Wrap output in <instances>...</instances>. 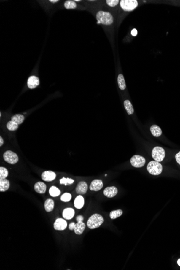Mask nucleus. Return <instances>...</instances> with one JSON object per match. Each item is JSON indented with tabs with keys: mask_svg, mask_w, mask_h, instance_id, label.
Wrapping results in <instances>:
<instances>
[{
	"mask_svg": "<svg viewBox=\"0 0 180 270\" xmlns=\"http://www.w3.org/2000/svg\"><path fill=\"white\" fill-rule=\"evenodd\" d=\"M67 227V222L62 218H57L53 224V228L56 230L62 231Z\"/></svg>",
	"mask_w": 180,
	"mask_h": 270,
	"instance_id": "nucleus-8",
	"label": "nucleus"
},
{
	"mask_svg": "<svg viewBox=\"0 0 180 270\" xmlns=\"http://www.w3.org/2000/svg\"><path fill=\"white\" fill-rule=\"evenodd\" d=\"M152 155L155 161H163L165 157V150L162 147L159 146L154 147L152 150Z\"/></svg>",
	"mask_w": 180,
	"mask_h": 270,
	"instance_id": "nucleus-5",
	"label": "nucleus"
},
{
	"mask_svg": "<svg viewBox=\"0 0 180 270\" xmlns=\"http://www.w3.org/2000/svg\"><path fill=\"white\" fill-rule=\"evenodd\" d=\"M10 187V183L8 180L0 179V191L4 192L8 190Z\"/></svg>",
	"mask_w": 180,
	"mask_h": 270,
	"instance_id": "nucleus-20",
	"label": "nucleus"
},
{
	"mask_svg": "<svg viewBox=\"0 0 180 270\" xmlns=\"http://www.w3.org/2000/svg\"><path fill=\"white\" fill-rule=\"evenodd\" d=\"M3 159L9 164H16L18 161L17 155L11 150H7L3 154Z\"/></svg>",
	"mask_w": 180,
	"mask_h": 270,
	"instance_id": "nucleus-6",
	"label": "nucleus"
},
{
	"mask_svg": "<svg viewBox=\"0 0 180 270\" xmlns=\"http://www.w3.org/2000/svg\"><path fill=\"white\" fill-rule=\"evenodd\" d=\"M118 189L115 187H108L103 190V194L105 196L109 198H112L118 194Z\"/></svg>",
	"mask_w": 180,
	"mask_h": 270,
	"instance_id": "nucleus-10",
	"label": "nucleus"
},
{
	"mask_svg": "<svg viewBox=\"0 0 180 270\" xmlns=\"http://www.w3.org/2000/svg\"><path fill=\"white\" fill-rule=\"evenodd\" d=\"M119 2V0H107L106 3L111 7H114L118 4Z\"/></svg>",
	"mask_w": 180,
	"mask_h": 270,
	"instance_id": "nucleus-31",
	"label": "nucleus"
},
{
	"mask_svg": "<svg viewBox=\"0 0 180 270\" xmlns=\"http://www.w3.org/2000/svg\"><path fill=\"white\" fill-rule=\"evenodd\" d=\"M84 205V198L81 195H80L75 198L74 201V206L78 209H82Z\"/></svg>",
	"mask_w": 180,
	"mask_h": 270,
	"instance_id": "nucleus-17",
	"label": "nucleus"
},
{
	"mask_svg": "<svg viewBox=\"0 0 180 270\" xmlns=\"http://www.w3.org/2000/svg\"><path fill=\"white\" fill-rule=\"evenodd\" d=\"M122 214H123L122 210L121 209H118V210H114V211L111 212L109 214V217L111 218V219L114 220L115 218H117L120 216H121Z\"/></svg>",
	"mask_w": 180,
	"mask_h": 270,
	"instance_id": "nucleus-25",
	"label": "nucleus"
},
{
	"mask_svg": "<svg viewBox=\"0 0 180 270\" xmlns=\"http://www.w3.org/2000/svg\"><path fill=\"white\" fill-rule=\"evenodd\" d=\"M39 84V80L37 77L35 76H31L30 77L28 80L27 85L29 88L30 89H34L36 88Z\"/></svg>",
	"mask_w": 180,
	"mask_h": 270,
	"instance_id": "nucleus-11",
	"label": "nucleus"
},
{
	"mask_svg": "<svg viewBox=\"0 0 180 270\" xmlns=\"http://www.w3.org/2000/svg\"><path fill=\"white\" fill-rule=\"evenodd\" d=\"M49 2H50L51 3H55L59 2L58 0H50Z\"/></svg>",
	"mask_w": 180,
	"mask_h": 270,
	"instance_id": "nucleus-37",
	"label": "nucleus"
},
{
	"mask_svg": "<svg viewBox=\"0 0 180 270\" xmlns=\"http://www.w3.org/2000/svg\"><path fill=\"white\" fill-rule=\"evenodd\" d=\"M96 19L98 24H103L106 26L111 25L113 23L114 18L112 15L109 12L101 10L97 12Z\"/></svg>",
	"mask_w": 180,
	"mask_h": 270,
	"instance_id": "nucleus-1",
	"label": "nucleus"
},
{
	"mask_svg": "<svg viewBox=\"0 0 180 270\" xmlns=\"http://www.w3.org/2000/svg\"><path fill=\"white\" fill-rule=\"evenodd\" d=\"M103 222L104 219L101 215L95 214L89 218L87 222V226L89 229H96L101 226Z\"/></svg>",
	"mask_w": 180,
	"mask_h": 270,
	"instance_id": "nucleus-2",
	"label": "nucleus"
},
{
	"mask_svg": "<svg viewBox=\"0 0 180 270\" xmlns=\"http://www.w3.org/2000/svg\"><path fill=\"white\" fill-rule=\"evenodd\" d=\"M124 107L125 109L126 110L127 113L129 115H132L134 113V109L132 103H130V100H126L124 101Z\"/></svg>",
	"mask_w": 180,
	"mask_h": 270,
	"instance_id": "nucleus-21",
	"label": "nucleus"
},
{
	"mask_svg": "<svg viewBox=\"0 0 180 270\" xmlns=\"http://www.w3.org/2000/svg\"><path fill=\"white\" fill-rule=\"evenodd\" d=\"M3 143H4V141H3V139L2 138V136H0V146H2L3 145Z\"/></svg>",
	"mask_w": 180,
	"mask_h": 270,
	"instance_id": "nucleus-36",
	"label": "nucleus"
},
{
	"mask_svg": "<svg viewBox=\"0 0 180 270\" xmlns=\"http://www.w3.org/2000/svg\"><path fill=\"white\" fill-rule=\"evenodd\" d=\"M75 224L76 223H74V222L70 223L69 225V229H70V230H74V226Z\"/></svg>",
	"mask_w": 180,
	"mask_h": 270,
	"instance_id": "nucleus-34",
	"label": "nucleus"
},
{
	"mask_svg": "<svg viewBox=\"0 0 180 270\" xmlns=\"http://www.w3.org/2000/svg\"><path fill=\"white\" fill-rule=\"evenodd\" d=\"M88 189L87 184L84 181L79 182L76 187V191L79 195L85 194Z\"/></svg>",
	"mask_w": 180,
	"mask_h": 270,
	"instance_id": "nucleus-9",
	"label": "nucleus"
},
{
	"mask_svg": "<svg viewBox=\"0 0 180 270\" xmlns=\"http://www.w3.org/2000/svg\"><path fill=\"white\" fill-rule=\"evenodd\" d=\"M8 175V171L6 168L0 167V179H4Z\"/></svg>",
	"mask_w": 180,
	"mask_h": 270,
	"instance_id": "nucleus-28",
	"label": "nucleus"
},
{
	"mask_svg": "<svg viewBox=\"0 0 180 270\" xmlns=\"http://www.w3.org/2000/svg\"><path fill=\"white\" fill-rule=\"evenodd\" d=\"M132 166L136 168L143 167L146 163V160L142 156L136 155L132 156L130 160Z\"/></svg>",
	"mask_w": 180,
	"mask_h": 270,
	"instance_id": "nucleus-7",
	"label": "nucleus"
},
{
	"mask_svg": "<svg viewBox=\"0 0 180 270\" xmlns=\"http://www.w3.org/2000/svg\"><path fill=\"white\" fill-rule=\"evenodd\" d=\"M25 117L24 115H14L12 117V121L15 122V123H17L18 125L21 124L24 120Z\"/></svg>",
	"mask_w": 180,
	"mask_h": 270,
	"instance_id": "nucleus-23",
	"label": "nucleus"
},
{
	"mask_svg": "<svg viewBox=\"0 0 180 270\" xmlns=\"http://www.w3.org/2000/svg\"><path fill=\"white\" fill-rule=\"evenodd\" d=\"M74 2H80V0H75Z\"/></svg>",
	"mask_w": 180,
	"mask_h": 270,
	"instance_id": "nucleus-39",
	"label": "nucleus"
},
{
	"mask_svg": "<svg viewBox=\"0 0 180 270\" xmlns=\"http://www.w3.org/2000/svg\"><path fill=\"white\" fill-rule=\"evenodd\" d=\"M7 127L9 131H14L18 128V125L12 121H10L7 124Z\"/></svg>",
	"mask_w": 180,
	"mask_h": 270,
	"instance_id": "nucleus-27",
	"label": "nucleus"
},
{
	"mask_svg": "<svg viewBox=\"0 0 180 270\" xmlns=\"http://www.w3.org/2000/svg\"><path fill=\"white\" fill-rule=\"evenodd\" d=\"M120 5L124 11L131 12L138 6V2L136 0H121Z\"/></svg>",
	"mask_w": 180,
	"mask_h": 270,
	"instance_id": "nucleus-4",
	"label": "nucleus"
},
{
	"mask_svg": "<svg viewBox=\"0 0 180 270\" xmlns=\"http://www.w3.org/2000/svg\"><path fill=\"white\" fill-rule=\"evenodd\" d=\"M151 132L152 135L155 137H159L162 134V130L159 126L153 125L151 127Z\"/></svg>",
	"mask_w": 180,
	"mask_h": 270,
	"instance_id": "nucleus-19",
	"label": "nucleus"
},
{
	"mask_svg": "<svg viewBox=\"0 0 180 270\" xmlns=\"http://www.w3.org/2000/svg\"><path fill=\"white\" fill-rule=\"evenodd\" d=\"M34 189L37 193L44 194L47 190V185L43 182H37L34 185Z\"/></svg>",
	"mask_w": 180,
	"mask_h": 270,
	"instance_id": "nucleus-15",
	"label": "nucleus"
},
{
	"mask_svg": "<svg viewBox=\"0 0 180 270\" xmlns=\"http://www.w3.org/2000/svg\"><path fill=\"white\" fill-rule=\"evenodd\" d=\"M177 264H178V265L180 266V259H179L177 261Z\"/></svg>",
	"mask_w": 180,
	"mask_h": 270,
	"instance_id": "nucleus-38",
	"label": "nucleus"
},
{
	"mask_svg": "<svg viewBox=\"0 0 180 270\" xmlns=\"http://www.w3.org/2000/svg\"><path fill=\"white\" fill-rule=\"evenodd\" d=\"M103 187V182L101 180H94L90 185V189L92 191H98L100 190Z\"/></svg>",
	"mask_w": 180,
	"mask_h": 270,
	"instance_id": "nucleus-12",
	"label": "nucleus"
},
{
	"mask_svg": "<svg viewBox=\"0 0 180 270\" xmlns=\"http://www.w3.org/2000/svg\"><path fill=\"white\" fill-rule=\"evenodd\" d=\"M175 159L177 163L180 165V152L177 153L175 155Z\"/></svg>",
	"mask_w": 180,
	"mask_h": 270,
	"instance_id": "nucleus-32",
	"label": "nucleus"
},
{
	"mask_svg": "<svg viewBox=\"0 0 180 270\" xmlns=\"http://www.w3.org/2000/svg\"><path fill=\"white\" fill-rule=\"evenodd\" d=\"M148 171L153 175H159L163 171V166L159 162L152 161L148 164Z\"/></svg>",
	"mask_w": 180,
	"mask_h": 270,
	"instance_id": "nucleus-3",
	"label": "nucleus"
},
{
	"mask_svg": "<svg viewBox=\"0 0 180 270\" xmlns=\"http://www.w3.org/2000/svg\"><path fill=\"white\" fill-rule=\"evenodd\" d=\"M118 84L119 88L121 90H124L126 88V82L124 79V76L122 74H119L118 77Z\"/></svg>",
	"mask_w": 180,
	"mask_h": 270,
	"instance_id": "nucleus-22",
	"label": "nucleus"
},
{
	"mask_svg": "<svg viewBox=\"0 0 180 270\" xmlns=\"http://www.w3.org/2000/svg\"><path fill=\"white\" fill-rule=\"evenodd\" d=\"M54 206H55V203L53 200L52 199H47L45 201L44 203V208L45 211L47 212H52L54 209Z\"/></svg>",
	"mask_w": 180,
	"mask_h": 270,
	"instance_id": "nucleus-18",
	"label": "nucleus"
},
{
	"mask_svg": "<svg viewBox=\"0 0 180 270\" xmlns=\"http://www.w3.org/2000/svg\"><path fill=\"white\" fill-rule=\"evenodd\" d=\"M56 174L52 171H45L42 174V179L45 181L50 182L55 179Z\"/></svg>",
	"mask_w": 180,
	"mask_h": 270,
	"instance_id": "nucleus-13",
	"label": "nucleus"
},
{
	"mask_svg": "<svg viewBox=\"0 0 180 270\" xmlns=\"http://www.w3.org/2000/svg\"><path fill=\"white\" fill-rule=\"evenodd\" d=\"M74 180L69 179V178H65V177H63L62 179L60 180V184L61 185H71L74 183Z\"/></svg>",
	"mask_w": 180,
	"mask_h": 270,
	"instance_id": "nucleus-29",
	"label": "nucleus"
},
{
	"mask_svg": "<svg viewBox=\"0 0 180 270\" xmlns=\"http://www.w3.org/2000/svg\"><path fill=\"white\" fill-rule=\"evenodd\" d=\"M131 34L133 36H136L137 35V34H138L137 30L136 29H134L132 30V31H131Z\"/></svg>",
	"mask_w": 180,
	"mask_h": 270,
	"instance_id": "nucleus-35",
	"label": "nucleus"
},
{
	"mask_svg": "<svg viewBox=\"0 0 180 270\" xmlns=\"http://www.w3.org/2000/svg\"><path fill=\"white\" fill-rule=\"evenodd\" d=\"M71 199V195L70 193H65L64 194H63L62 196L60 197V200L64 202H67L70 201Z\"/></svg>",
	"mask_w": 180,
	"mask_h": 270,
	"instance_id": "nucleus-30",
	"label": "nucleus"
},
{
	"mask_svg": "<svg viewBox=\"0 0 180 270\" xmlns=\"http://www.w3.org/2000/svg\"><path fill=\"white\" fill-rule=\"evenodd\" d=\"M49 194L51 196L57 197L60 194V191L56 187L52 186L49 189Z\"/></svg>",
	"mask_w": 180,
	"mask_h": 270,
	"instance_id": "nucleus-26",
	"label": "nucleus"
},
{
	"mask_svg": "<svg viewBox=\"0 0 180 270\" xmlns=\"http://www.w3.org/2000/svg\"><path fill=\"white\" fill-rule=\"evenodd\" d=\"M77 3L74 1L68 0L64 3V7L67 9H74L77 8Z\"/></svg>",
	"mask_w": 180,
	"mask_h": 270,
	"instance_id": "nucleus-24",
	"label": "nucleus"
},
{
	"mask_svg": "<svg viewBox=\"0 0 180 270\" xmlns=\"http://www.w3.org/2000/svg\"><path fill=\"white\" fill-rule=\"evenodd\" d=\"M74 215V210L71 208H66L63 212V216L66 220H71Z\"/></svg>",
	"mask_w": 180,
	"mask_h": 270,
	"instance_id": "nucleus-16",
	"label": "nucleus"
},
{
	"mask_svg": "<svg viewBox=\"0 0 180 270\" xmlns=\"http://www.w3.org/2000/svg\"><path fill=\"white\" fill-rule=\"evenodd\" d=\"M84 220V217L82 215H78L76 217V220L77 222L78 221H83Z\"/></svg>",
	"mask_w": 180,
	"mask_h": 270,
	"instance_id": "nucleus-33",
	"label": "nucleus"
},
{
	"mask_svg": "<svg viewBox=\"0 0 180 270\" xmlns=\"http://www.w3.org/2000/svg\"><path fill=\"white\" fill-rule=\"evenodd\" d=\"M85 224L83 221H78L74 226V231L76 234L80 235L83 234L85 229Z\"/></svg>",
	"mask_w": 180,
	"mask_h": 270,
	"instance_id": "nucleus-14",
	"label": "nucleus"
}]
</instances>
